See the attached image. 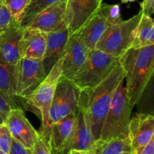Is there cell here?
Wrapping results in <instances>:
<instances>
[{
  "label": "cell",
  "instance_id": "6da1fadb",
  "mask_svg": "<svg viewBox=\"0 0 154 154\" xmlns=\"http://www.w3.org/2000/svg\"><path fill=\"white\" fill-rule=\"evenodd\" d=\"M125 80V72L120 63L109 75L93 88L81 90V101L85 108L94 140L100 138L106 116L108 114L116 89Z\"/></svg>",
  "mask_w": 154,
  "mask_h": 154
},
{
  "label": "cell",
  "instance_id": "7a4b0ae2",
  "mask_svg": "<svg viewBox=\"0 0 154 154\" xmlns=\"http://www.w3.org/2000/svg\"><path fill=\"white\" fill-rule=\"evenodd\" d=\"M125 72L126 95L133 108L142 98L154 71V45L141 48H130L120 57Z\"/></svg>",
  "mask_w": 154,
  "mask_h": 154
},
{
  "label": "cell",
  "instance_id": "3957f363",
  "mask_svg": "<svg viewBox=\"0 0 154 154\" xmlns=\"http://www.w3.org/2000/svg\"><path fill=\"white\" fill-rule=\"evenodd\" d=\"M63 60H64V54L53 66L43 81L32 92V93L27 97L21 99L23 107L26 110L34 113L41 119L42 126L38 132L48 142L50 140V129H51L49 122L50 108H51L57 83L61 77Z\"/></svg>",
  "mask_w": 154,
  "mask_h": 154
},
{
  "label": "cell",
  "instance_id": "277c9868",
  "mask_svg": "<svg viewBox=\"0 0 154 154\" xmlns=\"http://www.w3.org/2000/svg\"><path fill=\"white\" fill-rule=\"evenodd\" d=\"M123 82L124 80L119 84L114 92L108 114L104 122L100 139L129 138V125L133 108L129 103Z\"/></svg>",
  "mask_w": 154,
  "mask_h": 154
},
{
  "label": "cell",
  "instance_id": "5b68a950",
  "mask_svg": "<svg viewBox=\"0 0 154 154\" xmlns=\"http://www.w3.org/2000/svg\"><path fill=\"white\" fill-rule=\"evenodd\" d=\"M120 63V57L98 49L90 50L85 63L72 81L81 90L93 88L102 82Z\"/></svg>",
  "mask_w": 154,
  "mask_h": 154
},
{
  "label": "cell",
  "instance_id": "8992f818",
  "mask_svg": "<svg viewBox=\"0 0 154 154\" xmlns=\"http://www.w3.org/2000/svg\"><path fill=\"white\" fill-rule=\"evenodd\" d=\"M142 15L140 11L137 14L126 20H122L107 28L96 45V49L120 57L132 48L135 30Z\"/></svg>",
  "mask_w": 154,
  "mask_h": 154
},
{
  "label": "cell",
  "instance_id": "52a82bcc",
  "mask_svg": "<svg viewBox=\"0 0 154 154\" xmlns=\"http://www.w3.org/2000/svg\"><path fill=\"white\" fill-rule=\"evenodd\" d=\"M81 90L71 80L60 78L49 112L50 126L68 114L76 112L81 103Z\"/></svg>",
  "mask_w": 154,
  "mask_h": 154
},
{
  "label": "cell",
  "instance_id": "ba28073f",
  "mask_svg": "<svg viewBox=\"0 0 154 154\" xmlns=\"http://www.w3.org/2000/svg\"><path fill=\"white\" fill-rule=\"evenodd\" d=\"M46 75L42 60L21 58L14 68V94L17 99H24L32 94Z\"/></svg>",
  "mask_w": 154,
  "mask_h": 154
},
{
  "label": "cell",
  "instance_id": "9c48e42d",
  "mask_svg": "<svg viewBox=\"0 0 154 154\" xmlns=\"http://www.w3.org/2000/svg\"><path fill=\"white\" fill-rule=\"evenodd\" d=\"M95 141L85 108L81 101L76 112L75 126L63 154H87Z\"/></svg>",
  "mask_w": 154,
  "mask_h": 154
},
{
  "label": "cell",
  "instance_id": "30bf717a",
  "mask_svg": "<svg viewBox=\"0 0 154 154\" xmlns=\"http://www.w3.org/2000/svg\"><path fill=\"white\" fill-rule=\"evenodd\" d=\"M102 3V0H66L65 20L70 36L81 30Z\"/></svg>",
  "mask_w": 154,
  "mask_h": 154
},
{
  "label": "cell",
  "instance_id": "8fae6325",
  "mask_svg": "<svg viewBox=\"0 0 154 154\" xmlns=\"http://www.w3.org/2000/svg\"><path fill=\"white\" fill-rule=\"evenodd\" d=\"M89 52L90 50L78 32L71 35L64 54L60 78L72 81L75 74L85 63Z\"/></svg>",
  "mask_w": 154,
  "mask_h": 154
},
{
  "label": "cell",
  "instance_id": "7c38bea8",
  "mask_svg": "<svg viewBox=\"0 0 154 154\" xmlns=\"http://www.w3.org/2000/svg\"><path fill=\"white\" fill-rule=\"evenodd\" d=\"M66 10V0L54 3L37 14L26 27L48 33L67 26L65 20Z\"/></svg>",
  "mask_w": 154,
  "mask_h": 154
},
{
  "label": "cell",
  "instance_id": "4fadbf2b",
  "mask_svg": "<svg viewBox=\"0 0 154 154\" xmlns=\"http://www.w3.org/2000/svg\"><path fill=\"white\" fill-rule=\"evenodd\" d=\"M5 123L12 138L17 140L32 152L38 131L27 120L22 108L16 107L11 110Z\"/></svg>",
  "mask_w": 154,
  "mask_h": 154
},
{
  "label": "cell",
  "instance_id": "5bb4252c",
  "mask_svg": "<svg viewBox=\"0 0 154 154\" xmlns=\"http://www.w3.org/2000/svg\"><path fill=\"white\" fill-rule=\"evenodd\" d=\"M48 34L37 29L24 27L20 41L21 58L42 60L45 55Z\"/></svg>",
  "mask_w": 154,
  "mask_h": 154
},
{
  "label": "cell",
  "instance_id": "9a60e30c",
  "mask_svg": "<svg viewBox=\"0 0 154 154\" xmlns=\"http://www.w3.org/2000/svg\"><path fill=\"white\" fill-rule=\"evenodd\" d=\"M23 28L15 24L0 34V59L13 68L16 67L21 59L20 41Z\"/></svg>",
  "mask_w": 154,
  "mask_h": 154
},
{
  "label": "cell",
  "instance_id": "2e32d148",
  "mask_svg": "<svg viewBox=\"0 0 154 154\" xmlns=\"http://www.w3.org/2000/svg\"><path fill=\"white\" fill-rule=\"evenodd\" d=\"M154 137V117L152 114H134L129 125V138L132 150L147 144Z\"/></svg>",
  "mask_w": 154,
  "mask_h": 154
},
{
  "label": "cell",
  "instance_id": "e0dca14e",
  "mask_svg": "<svg viewBox=\"0 0 154 154\" xmlns=\"http://www.w3.org/2000/svg\"><path fill=\"white\" fill-rule=\"evenodd\" d=\"M47 34L48 42L45 55L42 58V63L48 75L53 66L64 54L70 38V34L67 26Z\"/></svg>",
  "mask_w": 154,
  "mask_h": 154
},
{
  "label": "cell",
  "instance_id": "ac0fdd59",
  "mask_svg": "<svg viewBox=\"0 0 154 154\" xmlns=\"http://www.w3.org/2000/svg\"><path fill=\"white\" fill-rule=\"evenodd\" d=\"M112 24L107 17L102 5L97 11L83 26L78 34L89 50L95 49L96 45L108 26Z\"/></svg>",
  "mask_w": 154,
  "mask_h": 154
},
{
  "label": "cell",
  "instance_id": "d6986e66",
  "mask_svg": "<svg viewBox=\"0 0 154 154\" xmlns=\"http://www.w3.org/2000/svg\"><path fill=\"white\" fill-rule=\"evenodd\" d=\"M76 112L71 113L51 125L49 144L52 153H63L73 131Z\"/></svg>",
  "mask_w": 154,
  "mask_h": 154
},
{
  "label": "cell",
  "instance_id": "ffe728a7",
  "mask_svg": "<svg viewBox=\"0 0 154 154\" xmlns=\"http://www.w3.org/2000/svg\"><path fill=\"white\" fill-rule=\"evenodd\" d=\"M87 154H132V148L129 138L98 139Z\"/></svg>",
  "mask_w": 154,
  "mask_h": 154
},
{
  "label": "cell",
  "instance_id": "44dd1931",
  "mask_svg": "<svg viewBox=\"0 0 154 154\" xmlns=\"http://www.w3.org/2000/svg\"><path fill=\"white\" fill-rule=\"evenodd\" d=\"M154 45V20L148 15L142 13L135 30L131 48H141Z\"/></svg>",
  "mask_w": 154,
  "mask_h": 154
},
{
  "label": "cell",
  "instance_id": "7402d4cb",
  "mask_svg": "<svg viewBox=\"0 0 154 154\" xmlns=\"http://www.w3.org/2000/svg\"><path fill=\"white\" fill-rule=\"evenodd\" d=\"M0 92L17 99L14 94V68L0 59Z\"/></svg>",
  "mask_w": 154,
  "mask_h": 154
},
{
  "label": "cell",
  "instance_id": "603a6c76",
  "mask_svg": "<svg viewBox=\"0 0 154 154\" xmlns=\"http://www.w3.org/2000/svg\"><path fill=\"white\" fill-rule=\"evenodd\" d=\"M30 3L31 0H5L4 2L11 17L20 26Z\"/></svg>",
  "mask_w": 154,
  "mask_h": 154
},
{
  "label": "cell",
  "instance_id": "cb8c5ba5",
  "mask_svg": "<svg viewBox=\"0 0 154 154\" xmlns=\"http://www.w3.org/2000/svg\"><path fill=\"white\" fill-rule=\"evenodd\" d=\"M63 0H31V3L26 11L25 14L20 23V26L23 28L26 27L30 20L41 11L54 3Z\"/></svg>",
  "mask_w": 154,
  "mask_h": 154
},
{
  "label": "cell",
  "instance_id": "d4e9b609",
  "mask_svg": "<svg viewBox=\"0 0 154 154\" xmlns=\"http://www.w3.org/2000/svg\"><path fill=\"white\" fill-rule=\"evenodd\" d=\"M18 105L17 99L11 98L0 92V124L5 123L11 110Z\"/></svg>",
  "mask_w": 154,
  "mask_h": 154
},
{
  "label": "cell",
  "instance_id": "484cf974",
  "mask_svg": "<svg viewBox=\"0 0 154 154\" xmlns=\"http://www.w3.org/2000/svg\"><path fill=\"white\" fill-rule=\"evenodd\" d=\"M12 136L5 123L0 124V154H8Z\"/></svg>",
  "mask_w": 154,
  "mask_h": 154
},
{
  "label": "cell",
  "instance_id": "4316f807",
  "mask_svg": "<svg viewBox=\"0 0 154 154\" xmlns=\"http://www.w3.org/2000/svg\"><path fill=\"white\" fill-rule=\"evenodd\" d=\"M102 6L105 11L107 17L112 25L123 20L120 14V7L119 5H107L102 3Z\"/></svg>",
  "mask_w": 154,
  "mask_h": 154
},
{
  "label": "cell",
  "instance_id": "83f0119b",
  "mask_svg": "<svg viewBox=\"0 0 154 154\" xmlns=\"http://www.w3.org/2000/svg\"><path fill=\"white\" fill-rule=\"evenodd\" d=\"M32 154H51L52 153L51 148L50 147L49 142L42 136L38 132H37L34 144H33Z\"/></svg>",
  "mask_w": 154,
  "mask_h": 154
},
{
  "label": "cell",
  "instance_id": "f1b7e54d",
  "mask_svg": "<svg viewBox=\"0 0 154 154\" xmlns=\"http://www.w3.org/2000/svg\"><path fill=\"white\" fill-rule=\"evenodd\" d=\"M15 24L17 23L11 17L5 5L2 6L0 8V32Z\"/></svg>",
  "mask_w": 154,
  "mask_h": 154
},
{
  "label": "cell",
  "instance_id": "f546056e",
  "mask_svg": "<svg viewBox=\"0 0 154 154\" xmlns=\"http://www.w3.org/2000/svg\"><path fill=\"white\" fill-rule=\"evenodd\" d=\"M8 154H32V152L26 148L17 140L12 138Z\"/></svg>",
  "mask_w": 154,
  "mask_h": 154
},
{
  "label": "cell",
  "instance_id": "4dcf8cb0",
  "mask_svg": "<svg viewBox=\"0 0 154 154\" xmlns=\"http://www.w3.org/2000/svg\"><path fill=\"white\" fill-rule=\"evenodd\" d=\"M132 154H154V137L147 144L132 150Z\"/></svg>",
  "mask_w": 154,
  "mask_h": 154
},
{
  "label": "cell",
  "instance_id": "1f68e13d",
  "mask_svg": "<svg viewBox=\"0 0 154 154\" xmlns=\"http://www.w3.org/2000/svg\"><path fill=\"white\" fill-rule=\"evenodd\" d=\"M141 11L145 15L151 17L154 13V0H143L141 3Z\"/></svg>",
  "mask_w": 154,
  "mask_h": 154
},
{
  "label": "cell",
  "instance_id": "d6a6232c",
  "mask_svg": "<svg viewBox=\"0 0 154 154\" xmlns=\"http://www.w3.org/2000/svg\"><path fill=\"white\" fill-rule=\"evenodd\" d=\"M135 0H120L122 3H129V2H135Z\"/></svg>",
  "mask_w": 154,
  "mask_h": 154
},
{
  "label": "cell",
  "instance_id": "836d02e7",
  "mask_svg": "<svg viewBox=\"0 0 154 154\" xmlns=\"http://www.w3.org/2000/svg\"><path fill=\"white\" fill-rule=\"evenodd\" d=\"M4 2L5 0H0V8L4 5Z\"/></svg>",
  "mask_w": 154,
  "mask_h": 154
},
{
  "label": "cell",
  "instance_id": "e575fe53",
  "mask_svg": "<svg viewBox=\"0 0 154 154\" xmlns=\"http://www.w3.org/2000/svg\"><path fill=\"white\" fill-rule=\"evenodd\" d=\"M0 34H1V32H0Z\"/></svg>",
  "mask_w": 154,
  "mask_h": 154
}]
</instances>
